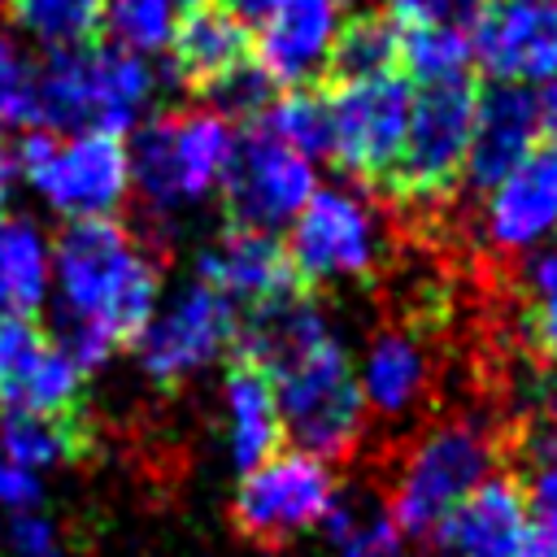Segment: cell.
<instances>
[{
  "label": "cell",
  "instance_id": "cell-1",
  "mask_svg": "<svg viewBox=\"0 0 557 557\" xmlns=\"http://www.w3.org/2000/svg\"><path fill=\"white\" fill-rule=\"evenodd\" d=\"M52 278L57 305L96 318L117 344H135L161 305V261L117 218L65 222L52 239Z\"/></svg>",
  "mask_w": 557,
  "mask_h": 557
},
{
  "label": "cell",
  "instance_id": "cell-2",
  "mask_svg": "<svg viewBox=\"0 0 557 557\" xmlns=\"http://www.w3.org/2000/svg\"><path fill=\"white\" fill-rule=\"evenodd\" d=\"M235 148V126L213 109L148 113L126 144L131 191L144 205V218L174 222L178 209L218 191L222 170Z\"/></svg>",
  "mask_w": 557,
  "mask_h": 557
},
{
  "label": "cell",
  "instance_id": "cell-3",
  "mask_svg": "<svg viewBox=\"0 0 557 557\" xmlns=\"http://www.w3.org/2000/svg\"><path fill=\"white\" fill-rule=\"evenodd\" d=\"M496 466H505V431L483 418H444L426 426L387 492V518L405 540H426L435 522L470 496Z\"/></svg>",
  "mask_w": 557,
  "mask_h": 557
},
{
  "label": "cell",
  "instance_id": "cell-4",
  "mask_svg": "<svg viewBox=\"0 0 557 557\" xmlns=\"http://www.w3.org/2000/svg\"><path fill=\"white\" fill-rule=\"evenodd\" d=\"M474 100H479V83L470 74L413 83L405 139L383 178V191L405 213H440L461 187Z\"/></svg>",
  "mask_w": 557,
  "mask_h": 557
},
{
  "label": "cell",
  "instance_id": "cell-5",
  "mask_svg": "<svg viewBox=\"0 0 557 557\" xmlns=\"http://www.w3.org/2000/svg\"><path fill=\"white\" fill-rule=\"evenodd\" d=\"M270 383L283 440L322 461H344L357 453L366 435V396L348 361V348L335 335H326L292 366L270 374Z\"/></svg>",
  "mask_w": 557,
  "mask_h": 557
},
{
  "label": "cell",
  "instance_id": "cell-6",
  "mask_svg": "<svg viewBox=\"0 0 557 557\" xmlns=\"http://www.w3.org/2000/svg\"><path fill=\"white\" fill-rule=\"evenodd\" d=\"M335 500H339V483L331 461L300 448H278L274 457L244 470L231 496V522L248 544L283 548L296 535L322 527Z\"/></svg>",
  "mask_w": 557,
  "mask_h": 557
},
{
  "label": "cell",
  "instance_id": "cell-7",
  "mask_svg": "<svg viewBox=\"0 0 557 557\" xmlns=\"http://www.w3.org/2000/svg\"><path fill=\"white\" fill-rule=\"evenodd\" d=\"M283 252L296 283L309 292L344 278H370L383 261V226L361 191L318 187L292 218Z\"/></svg>",
  "mask_w": 557,
  "mask_h": 557
},
{
  "label": "cell",
  "instance_id": "cell-8",
  "mask_svg": "<svg viewBox=\"0 0 557 557\" xmlns=\"http://www.w3.org/2000/svg\"><path fill=\"white\" fill-rule=\"evenodd\" d=\"M218 191H222L226 222L252 226V231H278L318 191V170L309 157L274 139L261 122H244L235 131V148Z\"/></svg>",
  "mask_w": 557,
  "mask_h": 557
},
{
  "label": "cell",
  "instance_id": "cell-9",
  "mask_svg": "<svg viewBox=\"0 0 557 557\" xmlns=\"http://www.w3.org/2000/svg\"><path fill=\"white\" fill-rule=\"evenodd\" d=\"M331 100V161L361 187H383L413 104V83L396 74L335 83L326 87Z\"/></svg>",
  "mask_w": 557,
  "mask_h": 557
},
{
  "label": "cell",
  "instance_id": "cell-10",
  "mask_svg": "<svg viewBox=\"0 0 557 557\" xmlns=\"http://www.w3.org/2000/svg\"><path fill=\"white\" fill-rule=\"evenodd\" d=\"M235 322H239V309L222 292L191 278L165 309L152 313V322L135 335L131 348L139 370L157 387H178L200 370H209L222 352H231Z\"/></svg>",
  "mask_w": 557,
  "mask_h": 557
},
{
  "label": "cell",
  "instance_id": "cell-11",
  "mask_svg": "<svg viewBox=\"0 0 557 557\" xmlns=\"http://www.w3.org/2000/svg\"><path fill=\"white\" fill-rule=\"evenodd\" d=\"M26 183L48 200L65 222L78 218H117L131 196V157L126 139L109 131L61 135L52 152L26 174Z\"/></svg>",
  "mask_w": 557,
  "mask_h": 557
},
{
  "label": "cell",
  "instance_id": "cell-12",
  "mask_svg": "<svg viewBox=\"0 0 557 557\" xmlns=\"http://www.w3.org/2000/svg\"><path fill=\"white\" fill-rule=\"evenodd\" d=\"M470 57L492 83H544L557 74V0H483Z\"/></svg>",
  "mask_w": 557,
  "mask_h": 557
},
{
  "label": "cell",
  "instance_id": "cell-13",
  "mask_svg": "<svg viewBox=\"0 0 557 557\" xmlns=\"http://www.w3.org/2000/svg\"><path fill=\"white\" fill-rule=\"evenodd\" d=\"M83 383L35 318L0 322V413H83Z\"/></svg>",
  "mask_w": 557,
  "mask_h": 557
},
{
  "label": "cell",
  "instance_id": "cell-14",
  "mask_svg": "<svg viewBox=\"0 0 557 557\" xmlns=\"http://www.w3.org/2000/svg\"><path fill=\"white\" fill-rule=\"evenodd\" d=\"M531 535V487L518 470H492L426 535L440 557H518Z\"/></svg>",
  "mask_w": 557,
  "mask_h": 557
},
{
  "label": "cell",
  "instance_id": "cell-15",
  "mask_svg": "<svg viewBox=\"0 0 557 557\" xmlns=\"http://www.w3.org/2000/svg\"><path fill=\"white\" fill-rule=\"evenodd\" d=\"M557 231V139H535V148L487 191L483 235L496 252L518 257Z\"/></svg>",
  "mask_w": 557,
  "mask_h": 557
},
{
  "label": "cell",
  "instance_id": "cell-16",
  "mask_svg": "<svg viewBox=\"0 0 557 557\" xmlns=\"http://www.w3.org/2000/svg\"><path fill=\"white\" fill-rule=\"evenodd\" d=\"M535 139H540L535 91L527 83H492V78L479 83L461 187L474 196H487L535 148Z\"/></svg>",
  "mask_w": 557,
  "mask_h": 557
},
{
  "label": "cell",
  "instance_id": "cell-17",
  "mask_svg": "<svg viewBox=\"0 0 557 557\" xmlns=\"http://www.w3.org/2000/svg\"><path fill=\"white\" fill-rule=\"evenodd\" d=\"M339 30L335 0H278L252 39V61L274 87H318Z\"/></svg>",
  "mask_w": 557,
  "mask_h": 557
},
{
  "label": "cell",
  "instance_id": "cell-18",
  "mask_svg": "<svg viewBox=\"0 0 557 557\" xmlns=\"http://www.w3.org/2000/svg\"><path fill=\"white\" fill-rule=\"evenodd\" d=\"M196 283L222 292L235 309L239 305L248 309L287 287H300L287 265L283 239L274 231H252V226H235V222H226V231L209 248L196 252Z\"/></svg>",
  "mask_w": 557,
  "mask_h": 557
},
{
  "label": "cell",
  "instance_id": "cell-19",
  "mask_svg": "<svg viewBox=\"0 0 557 557\" xmlns=\"http://www.w3.org/2000/svg\"><path fill=\"white\" fill-rule=\"evenodd\" d=\"M248 57H252V30L244 17H235L222 0H183L170 39V61L157 70V78H170V87L200 91Z\"/></svg>",
  "mask_w": 557,
  "mask_h": 557
},
{
  "label": "cell",
  "instance_id": "cell-20",
  "mask_svg": "<svg viewBox=\"0 0 557 557\" xmlns=\"http://www.w3.org/2000/svg\"><path fill=\"white\" fill-rule=\"evenodd\" d=\"M326 335H331V326H326L318 296L309 287H287V292L257 300L239 313L231 357H239L265 374H278L283 366H292L300 352H309Z\"/></svg>",
  "mask_w": 557,
  "mask_h": 557
},
{
  "label": "cell",
  "instance_id": "cell-21",
  "mask_svg": "<svg viewBox=\"0 0 557 557\" xmlns=\"http://www.w3.org/2000/svg\"><path fill=\"white\" fill-rule=\"evenodd\" d=\"M366 413L379 418H409L418 413L435 392V357L418 326H387L370 339L361 370H357Z\"/></svg>",
  "mask_w": 557,
  "mask_h": 557
},
{
  "label": "cell",
  "instance_id": "cell-22",
  "mask_svg": "<svg viewBox=\"0 0 557 557\" xmlns=\"http://www.w3.org/2000/svg\"><path fill=\"white\" fill-rule=\"evenodd\" d=\"M222 405H226V448L239 474L283 448V422L265 370L231 357V370L222 379Z\"/></svg>",
  "mask_w": 557,
  "mask_h": 557
},
{
  "label": "cell",
  "instance_id": "cell-23",
  "mask_svg": "<svg viewBox=\"0 0 557 557\" xmlns=\"http://www.w3.org/2000/svg\"><path fill=\"white\" fill-rule=\"evenodd\" d=\"M0 453L26 470L74 466L96 453V431L83 413H0Z\"/></svg>",
  "mask_w": 557,
  "mask_h": 557
},
{
  "label": "cell",
  "instance_id": "cell-24",
  "mask_svg": "<svg viewBox=\"0 0 557 557\" xmlns=\"http://www.w3.org/2000/svg\"><path fill=\"white\" fill-rule=\"evenodd\" d=\"M52 244L30 218L0 213V322L35 318L48 305Z\"/></svg>",
  "mask_w": 557,
  "mask_h": 557
},
{
  "label": "cell",
  "instance_id": "cell-25",
  "mask_svg": "<svg viewBox=\"0 0 557 557\" xmlns=\"http://www.w3.org/2000/svg\"><path fill=\"white\" fill-rule=\"evenodd\" d=\"M400 57H396V26L383 17V9H366L352 13L348 22H339L331 57H326V74L322 87L335 83H361V78H379V74H396Z\"/></svg>",
  "mask_w": 557,
  "mask_h": 557
},
{
  "label": "cell",
  "instance_id": "cell-26",
  "mask_svg": "<svg viewBox=\"0 0 557 557\" xmlns=\"http://www.w3.org/2000/svg\"><path fill=\"white\" fill-rule=\"evenodd\" d=\"M396 57L409 83H435L453 74H470V30L448 22H409L396 26Z\"/></svg>",
  "mask_w": 557,
  "mask_h": 557
},
{
  "label": "cell",
  "instance_id": "cell-27",
  "mask_svg": "<svg viewBox=\"0 0 557 557\" xmlns=\"http://www.w3.org/2000/svg\"><path fill=\"white\" fill-rule=\"evenodd\" d=\"M257 122L309 161L331 157V100H326L322 83L318 87H287L283 96H274L261 109Z\"/></svg>",
  "mask_w": 557,
  "mask_h": 557
},
{
  "label": "cell",
  "instance_id": "cell-28",
  "mask_svg": "<svg viewBox=\"0 0 557 557\" xmlns=\"http://www.w3.org/2000/svg\"><path fill=\"white\" fill-rule=\"evenodd\" d=\"M9 17L44 48H74L100 35L104 0H4Z\"/></svg>",
  "mask_w": 557,
  "mask_h": 557
},
{
  "label": "cell",
  "instance_id": "cell-29",
  "mask_svg": "<svg viewBox=\"0 0 557 557\" xmlns=\"http://www.w3.org/2000/svg\"><path fill=\"white\" fill-rule=\"evenodd\" d=\"M178 9L183 0H104V17L100 30L109 44L131 48L139 57L165 52L178 26Z\"/></svg>",
  "mask_w": 557,
  "mask_h": 557
},
{
  "label": "cell",
  "instance_id": "cell-30",
  "mask_svg": "<svg viewBox=\"0 0 557 557\" xmlns=\"http://www.w3.org/2000/svg\"><path fill=\"white\" fill-rule=\"evenodd\" d=\"M200 96H205V109L222 113L226 122L235 117V122L244 126V122H257L261 109L274 100V83H270L265 70L248 57V61L231 65L226 74H218L209 87H200Z\"/></svg>",
  "mask_w": 557,
  "mask_h": 557
},
{
  "label": "cell",
  "instance_id": "cell-31",
  "mask_svg": "<svg viewBox=\"0 0 557 557\" xmlns=\"http://www.w3.org/2000/svg\"><path fill=\"white\" fill-rule=\"evenodd\" d=\"M48 339L83 370V374H91V370H100L122 344L96 322V318H87V313H74V309H65V305H52V313H48Z\"/></svg>",
  "mask_w": 557,
  "mask_h": 557
},
{
  "label": "cell",
  "instance_id": "cell-32",
  "mask_svg": "<svg viewBox=\"0 0 557 557\" xmlns=\"http://www.w3.org/2000/svg\"><path fill=\"white\" fill-rule=\"evenodd\" d=\"M30 70H35V61H26L17 39L0 30V135H17V131L35 126Z\"/></svg>",
  "mask_w": 557,
  "mask_h": 557
},
{
  "label": "cell",
  "instance_id": "cell-33",
  "mask_svg": "<svg viewBox=\"0 0 557 557\" xmlns=\"http://www.w3.org/2000/svg\"><path fill=\"white\" fill-rule=\"evenodd\" d=\"M339 557H409V548H405V535L392 527L387 513H366L339 540Z\"/></svg>",
  "mask_w": 557,
  "mask_h": 557
},
{
  "label": "cell",
  "instance_id": "cell-34",
  "mask_svg": "<svg viewBox=\"0 0 557 557\" xmlns=\"http://www.w3.org/2000/svg\"><path fill=\"white\" fill-rule=\"evenodd\" d=\"M4 540H9L13 557H65L57 527H52L39 509L13 513V522H9V531H4Z\"/></svg>",
  "mask_w": 557,
  "mask_h": 557
},
{
  "label": "cell",
  "instance_id": "cell-35",
  "mask_svg": "<svg viewBox=\"0 0 557 557\" xmlns=\"http://www.w3.org/2000/svg\"><path fill=\"white\" fill-rule=\"evenodd\" d=\"M518 331H522V344L540 361H553L557 366V296L527 300L522 313H518Z\"/></svg>",
  "mask_w": 557,
  "mask_h": 557
},
{
  "label": "cell",
  "instance_id": "cell-36",
  "mask_svg": "<svg viewBox=\"0 0 557 557\" xmlns=\"http://www.w3.org/2000/svg\"><path fill=\"white\" fill-rule=\"evenodd\" d=\"M522 270H518V287L527 292V300H544V296H557V239L553 244H535L527 248V257H518Z\"/></svg>",
  "mask_w": 557,
  "mask_h": 557
},
{
  "label": "cell",
  "instance_id": "cell-37",
  "mask_svg": "<svg viewBox=\"0 0 557 557\" xmlns=\"http://www.w3.org/2000/svg\"><path fill=\"white\" fill-rule=\"evenodd\" d=\"M39 500H44L39 474L26 470V466H17V461H9L0 453V505L13 509V513H26V509H39Z\"/></svg>",
  "mask_w": 557,
  "mask_h": 557
},
{
  "label": "cell",
  "instance_id": "cell-38",
  "mask_svg": "<svg viewBox=\"0 0 557 557\" xmlns=\"http://www.w3.org/2000/svg\"><path fill=\"white\" fill-rule=\"evenodd\" d=\"M535 117H540V139H557V74L540 83V91H535Z\"/></svg>",
  "mask_w": 557,
  "mask_h": 557
},
{
  "label": "cell",
  "instance_id": "cell-39",
  "mask_svg": "<svg viewBox=\"0 0 557 557\" xmlns=\"http://www.w3.org/2000/svg\"><path fill=\"white\" fill-rule=\"evenodd\" d=\"M222 4H226L235 17H244V22H261L278 0H222Z\"/></svg>",
  "mask_w": 557,
  "mask_h": 557
},
{
  "label": "cell",
  "instance_id": "cell-40",
  "mask_svg": "<svg viewBox=\"0 0 557 557\" xmlns=\"http://www.w3.org/2000/svg\"><path fill=\"white\" fill-rule=\"evenodd\" d=\"M13 161H9V148L0 144V213H4V205H9V191H13Z\"/></svg>",
  "mask_w": 557,
  "mask_h": 557
},
{
  "label": "cell",
  "instance_id": "cell-41",
  "mask_svg": "<svg viewBox=\"0 0 557 557\" xmlns=\"http://www.w3.org/2000/svg\"><path fill=\"white\" fill-rule=\"evenodd\" d=\"M335 4H344V0H335Z\"/></svg>",
  "mask_w": 557,
  "mask_h": 557
}]
</instances>
